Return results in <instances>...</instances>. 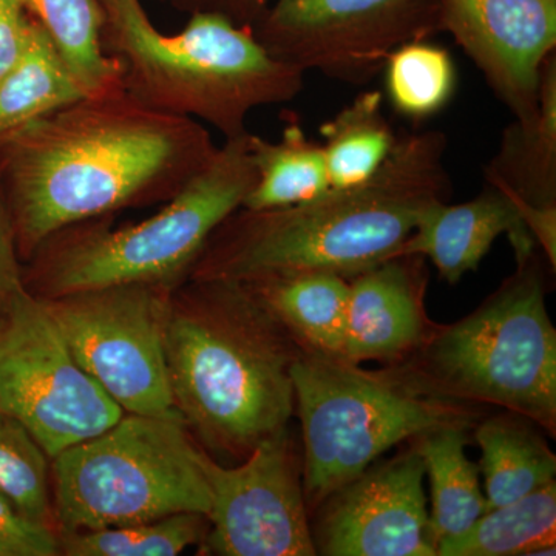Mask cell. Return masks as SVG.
Instances as JSON below:
<instances>
[{"label": "cell", "mask_w": 556, "mask_h": 556, "mask_svg": "<svg viewBox=\"0 0 556 556\" xmlns=\"http://www.w3.org/2000/svg\"><path fill=\"white\" fill-rule=\"evenodd\" d=\"M206 126L123 86L86 94L0 142V192L22 263L58 230L167 203L214 159Z\"/></svg>", "instance_id": "cell-1"}, {"label": "cell", "mask_w": 556, "mask_h": 556, "mask_svg": "<svg viewBox=\"0 0 556 556\" xmlns=\"http://www.w3.org/2000/svg\"><path fill=\"white\" fill-rule=\"evenodd\" d=\"M447 146L442 131H408L397 135L386 163L361 185L331 188L295 206L237 208L212 233L190 278H351L394 257L428 208L450 199Z\"/></svg>", "instance_id": "cell-2"}, {"label": "cell", "mask_w": 556, "mask_h": 556, "mask_svg": "<svg viewBox=\"0 0 556 556\" xmlns=\"http://www.w3.org/2000/svg\"><path fill=\"white\" fill-rule=\"evenodd\" d=\"M302 346L248 285L189 278L174 289L166 361L175 407L207 448L243 460L289 426Z\"/></svg>", "instance_id": "cell-3"}, {"label": "cell", "mask_w": 556, "mask_h": 556, "mask_svg": "<svg viewBox=\"0 0 556 556\" xmlns=\"http://www.w3.org/2000/svg\"><path fill=\"white\" fill-rule=\"evenodd\" d=\"M101 47L121 86L146 108L199 121L230 139L248 134L254 110L291 102L305 73L270 56L251 27L207 11L166 35L141 0H100Z\"/></svg>", "instance_id": "cell-4"}, {"label": "cell", "mask_w": 556, "mask_h": 556, "mask_svg": "<svg viewBox=\"0 0 556 556\" xmlns=\"http://www.w3.org/2000/svg\"><path fill=\"white\" fill-rule=\"evenodd\" d=\"M249 137L225 139L185 189L137 225L113 228L112 217H101L58 230L24 263L27 291L50 299L113 285L175 289L188 281L212 233L254 188Z\"/></svg>", "instance_id": "cell-5"}, {"label": "cell", "mask_w": 556, "mask_h": 556, "mask_svg": "<svg viewBox=\"0 0 556 556\" xmlns=\"http://www.w3.org/2000/svg\"><path fill=\"white\" fill-rule=\"evenodd\" d=\"M515 263L477 309L453 324H434L422 345L396 365L433 393L515 413L555 438L556 329L546 306L547 262L533 248Z\"/></svg>", "instance_id": "cell-6"}, {"label": "cell", "mask_w": 556, "mask_h": 556, "mask_svg": "<svg viewBox=\"0 0 556 556\" xmlns=\"http://www.w3.org/2000/svg\"><path fill=\"white\" fill-rule=\"evenodd\" d=\"M292 383L309 511L391 448L438 428L471 431L486 415L481 405L433 393L401 365L367 369L302 351Z\"/></svg>", "instance_id": "cell-7"}, {"label": "cell", "mask_w": 556, "mask_h": 556, "mask_svg": "<svg viewBox=\"0 0 556 556\" xmlns=\"http://www.w3.org/2000/svg\"><path fill=\"white\" fill-rule=\"evenodd\" d=\"M207 453L182 420L129 415L51 459L60 533L206 515Z\"/></svg>", "instance_id": "cell-8"}, {"label": "cell", "mask_w": 556, "mask_h": 556, "mask_svg": "<svg viewBox=\"0 0 556 556\" xmlns=\"http://www.w3.org/2000/svg\"><path fill=\"white\" fill-rule=\"evenodd\" d=\"M172 292L131 283L40 299L80 367L124 413L182 420L166 361Z\"/></svg>", "instance_id": "cell-9"}, {"label": "cell", "mask_w": 556, "mask_h": 556, "mask_svg": "<svg viewBox=\"0 0 556 556\" xmlns=\"http://www.w3.org/2000/svg\"><path fill=\"white\" fill-rule=\"evenodd\" d=\"M0 413L25 427L50 459L124 415L73 356L43 299L27 288L0 309Z\"/></svg>", "instance_id": "cell-10"}, {"label": "cell", "mask_w": 556, "mask_h": 556, "mask_svg": "<svg viewBox=\"0 0 556 556\" xmlns=\"http://www.w3.org/2000/svg\"><path fill=\"white\" fill-rule=\"evenodd\" d=\"M252 31L305 75L365 86L399 47L442 31V0H276Z\"/></svg>", "instance_id": "cell-11"}, {"label": "cell", "mask_w": 556, "mask_h": 556, "mask_svg": "<svg viewBox=\"0 0 556 556\" xmlns=\"http://www.w3.org/2000/svg\"><path fill=\"white\" fill-rule=\"evenodd\" d=\"M211 489L208 530L201 554L314 556L303 489L302 448L289 426L260 442L237 467L204 457Z\"/></svg>", "instance_id": "cell-12"}, {"label": "cell", "mask_w": 556, "mask_h": 556, "mask_svg": "<svg viewBox=\"0 0 556 556\" xmlns=\"http://www.w3.org/2000/svg\"><path fill=\"white\" fill-rule=\"evenodd\" d=\"M424 481L412 442L390 459L376 460L314 510L317 555L438 556Z\"/></svg>", "instance_id": "cell-13"}, {"label": "cell", "mask_w": 556, "mask_h": 556, "mask_svg": "<svg viewBox=\"0 0 556 556\" xmlns=\"http://www.w3.org/2000/svg\"><path fill=\"white\" fill-rule=\"evenodd\" d=\"M442 31L515 119L536 112L544 64L556 53V0H442Z\"/></svg>", "instance_id": "cell-14"}, {"label": "cell", "mask_w": 556, "mask_h": 556, "mask_svg": "<svg viewBox=\"0 0 556 556\" xmlns=\"http://www.w3.org/2000/svg\"><path fill=\"white\" fill-rule=\"evenodd\" d=\"M427 288L420 255H397L351 277L343 361L396 365L412 356L434 327Z\"/></svg>", "instance_id": "cell-15"}, {"label": "cell", "mask_w": 556, "mask_h": 556, "mask_svg": "<svg viewBox=\"0 0 556 556\" xmlns=\"http://www.w3.org/2000/svg\"><path fill=\"white\" fill-rule=\"evenodd\" d=\"M507 233L515 257L536 248L522 223L517 204L503 190L485 185L475 199L448 201L428 208L397 255L428 260L448 285L477 270L497 237Z\"/></svg>", "instance_id": "cell-16"}, {"label": "cell", "mask_w": 556, "mask_h": 556, "mask_svg": "<svg viewBox=\"0 0 556 556\" xmlns=\"http://www.w3.org/2000/svg\"><path fill=\"white\" fill-rule=\"evenodd\" d=\"M484 179L507 193L518 211L556 207V53L544 64L536 112L504 129Z\"/></svg>", "instance_id": "cell-17"}, {"label": "cell", "mask_w": 556, "mask_h": 556, "mask_svg": "<svg viewBox=\"0 0 556 556\" xmlns=\"http://www.w3.org/2000/svg\"><path fill=\"white\" fill-rule=\"evenodd\" d=\"M244 285L268 306L303 350L318 356L343 358L350 278L334 273H294L244 281Z\"/></svg>", "instance_id": "cell-18"}, {"label": "cell", "mask_w": 556, "mask_h": 556, "mask_svg": "<svg viewBox=\"0 0 556 556\" xmlns=\"http://www.w3.org/2000/svg\"><path fill=\"white\" fill-rule=\"evenodd\" d=\"M471 438L481 448L486 508L514 503L555 481V453L532 420L503 409L482 417Z\"/></svg>", "instance_id": "cell-19"}, {"label": "cell", "mask_w": 556, "mask_h": 556, "mask_svg": "<svg viewBox=\"0 0 556 556\" xmlns=\"http://www.w3.org/2000/svg\"><path fill=\"white\" fill-rule=\"evenodd\" d=\"M470 430L445 427L412 439L430 482V535L437 547L466 533L485 514L479 467L468 459Z\"/></svg>", "instance_id": "cell-20"}, {"label": "cell", "mask_w": 556, "mask_h": 556, "mask_svg": "<svg viewBox=\"0 0 556 556\" xmlns=\"http://www.w3.org/2000/svg\"><path fill=\"white\" fill-rule=\"evenodd\" d=\"M86 94L49 33L33 20L24 53L0 79V142Z\"/></svg>", "instance_id": "cell-21"}, {"label": "cell", "mask_w": 556, "mask_h": 556, "mask_svg": "<svg viewBox=\"0 0 556 556\" xmlns=\"http://www.w3.org/2000/svg\"><path fill=\"white\" fill-rule=\"evenodd\" d=\"M255 185L244 208L266 211L306 203L331 189L320 142L313 141L298 121L285 124L278 141L249 137Z\"/></svg>", "instance_id": "cell-22"}, {"label": "cell", "mask_w": 556, "mask_h": 556, "mask_svg": "<svg viewBox=\"0 0 556 556\" xmlns=\"http://www.w3.org/2000/svg\"><path fill=\"white\" fill-rule=\"evenodd\" d=\"M556 482L514 503L489 508L463 535L444 541L438 556L555 555Z\"/></svg>", "instance_id": "cell-23"}, {"label": "cell", "mask_w": 556, "mask_h": 556, "mask_svg": "<svg viewBox=\"0 0 556 556\" xmlns=\"http://www.w3.org/2000/svg\"><path fill=\"white\" fill-rule=\"evenodd\" d=\"M320 137L331 188L367 181L386 163L397 141L379 90L358 93L338 115L321 124Z\"/></svg>", "instance_id": "cell-24"}, {"label": "cell", "mask_w": 556, "mask_h": 556, "mask_svg": "<svg viewBox=\"0 0 556 556\" xmlns=\"http://www.w3.org/2000/svg\"><path fill=\"white\" fill-rule=\"evenodd\" d=\"M49 33L87 94L121 86L118 65L101 47L100 0H21Z\"/></svg>", "instance_id": "cell-25"}, {"label": "cell", "mask_w": 556, "mask_h": 556, "mask_svg": "<svg viewBox=\"0 0 556 556\" xmlns=\"http://www.w3.org/2000/svg\"><path fill=\"white\" fill-rule=\"evenodd\" d=\"M388 101L399 115L426 121L447 108L456 90V67L444 47L428 40L405 43L382 68Z\"/></svg>", "instance_id": "cell-26"}, {"label": "cell", "mask_w": 556, "mask_h": 556, "mask_svg": "<svg viewBox=\"0 0 556 556\" xmlns=\"http://www.w3.org/2000/svg\"><path fill=\"white\" fill-rule=\"evenodd\" d=\"M208 519L178 514L139 525L60 533L61 555L177 556L204 540Z\"/></svg>", "instance_id": "cell-27"}, {"label": "cell", "mask_w": 556, "mask_h": 556, "mask_svg": "<svg viewBox=\"0 0 556 556\" xmlns=\"http://www.w3.org/2000/svg\"><path fill=\"white\" fill-rule=\"evenodd\" d=\"M49 460L25 427L0 413V495L28 518L53 526Z\"/></svg>", "instance_id": "cell-28"}, {"label": "cell", "mask_w": 556, "mask_h": 556, "mask_svg": "<svg viewBox=\"0 0 556 556\" xmlns=\"http://www.w3.org/2000/svg\"><path fill=\"white\" fill-rule=\"evenodd\" d=\"M61 555L60 533L35 521L0 495V556Z\"/></svg>", "instance_id": "cell-29"}, {"label": "cell", "mask_w": 556, "mask_h": 556, "mask_svg": "<svg viewBox=\"0 0 556 556\" xmlns=\"http://www.w3.org/2000/svg\"><path fill=\"white\" fill-rule=\"evenodd\" d=\"M33 17L21 0H0V79L24 53Z\"/></svg>", "instance_id": "cell-30"}, {"label": "cell", "mask_w": 556, "mask_h": 556, "mask_svg": "<svg viewBox=\"0 0 556 556\" xmlns=\"http://www.w3.org/2000/svg\"><path fill=\"white\" fill-rule=\"evenodd\" d=\"M24 289V263L17 252L9 207L0 192V309Z\"/></svg>", "instance_id": "cell-31"}, {"label": "cell", "mask_w": 556, "mask_h": 556, "mask_svg": "<svg viewBox=\"0 0 556 556\" xmlns=\"http://www.w3.org/2000/svg\"><path fill=\"white\" fill-rule=\"evenodd\" d=\"M179 3H185L190 13H217L228 17L233 24L251 28L266 10V0H179Z\"/></svg>", "instance_id": "cell-32"}]
</instances>
